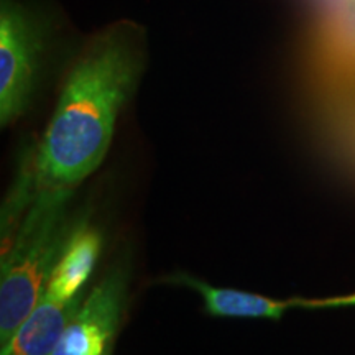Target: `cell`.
Listing matches in <instances>:
<instances>
[{"label":"cell","mask_w":355,"mask_h":355,"mask_svg":"<svg viewBox=\"0 0 355 355\" xmlns=\"http://www.w3.org/2000/svg\"><path fill=\"white\" fill-rule=\"evenodd\" d=\"M144 60L145 33L133 21H117L89 40L33 153L37 188L76 189L101 166Z\"/></svg>","instance_id":"cell-1"},{"label":"cell","mask_w":355,"mask_h":355,"mask_svg":"<svg viewBox=\"0 0 355 355\" xmlns=\"http://www.w3.org/2000/svg\"><path fill=\"white\" fill-rule=\"evenodd\" d=\"M74 189L37 188L12 241L2 248L0 347L6 345L48 285L69 239L81 224Z\"/></svg>","instance_id":"cell-2"},{"label":"cell","mask_w":355,"mask_h":355,"mask_svg":"<svg viewBox=\"0 0 355 355\" xmlns=\"http://www.w3.org/2000/svg\"><path fill=\"white\" fill-rule=\"evenodd\" d=\"M42 35L12 0L0 6V123L10 125L32 104L38 81Z\"/></svg>","instance_id":"cell-3"},{"label":"cell","mask_w":355,"mask_h":355,"mask_svg":"<svg viewBox=\"0 0 355 355\" xmlns=\"http://www.w3.org/2000/svg\"><path fill=\"white\" fill-rule=\"evenodd\" d=\"M130 265L125 260L110 266L87 293L51 355H112L125 311Z\"/></svg>","instance_id":"cell-4"},{"label":"cell","mask_w":355,"mask_h":355,"mask_svg":"<svg viewBox=\"0 0 355 355\" xmlns=\"http://www.w3.org/2000/svg\"><path fill=\"white\" fill-rule=\"evenodd\" d=\"M86 283L83 277L56 265L43 295L12 339L0 347V355H51L86 298Z\"/></svg>","instance_id":"cell-5"}]
</instances>
